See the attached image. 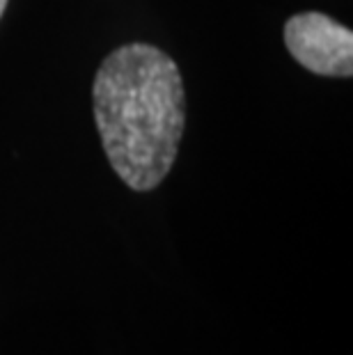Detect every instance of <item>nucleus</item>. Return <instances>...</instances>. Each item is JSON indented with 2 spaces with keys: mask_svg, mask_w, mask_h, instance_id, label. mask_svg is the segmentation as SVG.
Returning a JSON list of instances; mask_svg holds the SVG:
<instances>
[{
  "mask_svg": "<svg viewBox=\"0 0 353 355\" xmlns=\"http://www.w3.org/2000/svg\"><path fill=\"white\" fill-rule=\"evenodd\" d=\"M94 119L112 170L133 191L168 177L186 122L177 62L149 44H126L103 60L92 87Z\"/></svg>",
  "mask_w": 353,
  "mask_h": 355,
  "instance_id": "nucleus-1",
  "label": "nucleus"
},
{
  "mask_svg": "<svg viewBox=\"0 0 353 355\" xmlns=\"http://www.w3.org/2000/svg\"><path fill=\"white\" fill-rule=\"evenodd\" d=\"M284 44L296 62L319 76L353 73V33L326 14L303 12L284 26Z\"/></svg>",
  "mask_w": 353,
  "mask_h": 355,
  "instance_id": "nucleus-2",
  "label": "nucleus"
},
{
  "mask_svg": "<svg viewBox=\"0 0 353 355\" xmlns=\"http://www.w3.org/2000/svg\"><path fill=\"white\" fill-rule=\"evenodd\" d=\"M5 7H7V0H0V17H3V12H5Z\"/></svg>",
  "mask_w": 353,
  "mask_h": 355,
  "instance_id": "nucleus-3",
  "label": "nucleus"
}]
</instances>
